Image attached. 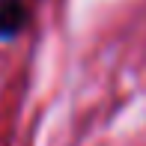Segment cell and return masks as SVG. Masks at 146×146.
Returning <instances> with one entry per match:
<instances>
[{
	"instance_id": "1",
	"label": "cell",
	"mask_w": 146,
	"mask_h": 146,
	"mask_svg": "<svg viewBox=\"0 0 146 146\" xmlns=\"http://www.w3.org/2000/svg\"><path fill=\"white\" fill-rule=\"evenodd\" d=\"M30 0H0V42H12L30 27Z\"/></svg>"
}]
</instances>
